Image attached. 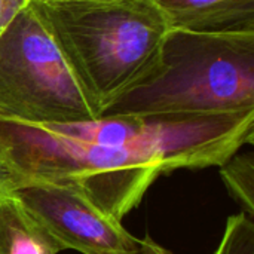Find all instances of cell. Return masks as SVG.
<instances>
[{
    "instance_id": "8",
    "label": "cell",
    "mask_w": 254,
    "mask_h": 254,
    "mask_svg": "<svg viewBox=\"0 0 254 254\" xmlns=\"http://www.w3.org/2000/svg\"><path fill=\"white\" fill-rule=\"evenodd\" d=\"M220 177L231 195L244 207V213L254 216V158L253 153H235L220 167Z\"/></svg>"
},
{
    "instance_id": "10",
    "label": "cell",
    "mask_w": 254,
    "mask_h": 254,
    "mask_svg": "<svg viewBox=\"0 0 254 254\" xmlns=\"http://www.w3.org/2000/svg\"><path fill=\"white\" fill-rule=\"evenodd\" d=\"M30 0H0V34L12 24L18 13L27 7Z\"/></svg>"
},
{
    "instance_id": "9",
    "label": "cell",
    "mask_w": 254,
    "mask_h": 254,
    "mask_svg": "<svg viewBox=\"0 0 254 254\" xmlns=\"http://www.w3.org/2000/svg\"><path fill=\"white\" fill-rule=\"evenodd\" d=\"M214 254H254V220L247 213L228 217Z\"/></svg>"
},
{
    "instance_id": "6",
    "label": "cell",
    "mask_w": 254,
    "mask_h": 254,
    "mask_svg": "<svg viewBox=\"0 0 254 254\" xmlns=\"http://www.w3.org/2000/svg\"><path fill=\"white\" fill-rule=\"evenodd\" d=\"M170 28L205 34L254 33V0H152Z\"/></svg>"
},
{
    "instance_id": "12",
    "label": "cell",
    "mask_w": 254,
    "mask_h": 254,
    "mask_svg": "<svg viewBox=\"0 0 254 254\" xmlns=\"http://www.w3.org/2000/svg\"><path fill=\"white\" fill-rule=\"evenodd\" d=\"M45 1H80V3H107V1H121V0H45Z\"/></svg>"
},
{
    "instance_id": "4",
    "label": "cell",
    "mask_w": 254,
    "mask_h": 254,
    "mask_svg": "<svg viewBox=\"0 0 254 254\" xmlns=\"http://www.w3.org/2000/svg\"><path fill=\"white\" fill-rule=\"evenodd\" d=\"M100 116L28 3L0 34V119L61 125Z\"/></svg>"
},
{
    "instance_id": "2",
    "label": "cell",
    "mask_w": 254,
    "mask_h": 254,
    "mask_svg": "<svg viewBox=\"0 0 254 254\" xmlns=\"http://www.w3.org/2000/svg\"><path fill=\"white\" fill-rule=\"evenodd\" d=\"M30 4L100 115L153 70L170 30L152 0Z\"/></svg>"
},
{
    "instance_id": "5",
    "label": "cell",
    "mask_w": 254,
    "mask_h": 254,
    "mask_svg": "<svg viewBox=\"0 0 254 254\" xmlns=\"http://www.w3.org/2000/svg\"><path fill=\"white\" fill-rule=\"evenodd\" d=\"M10 193L60 244L80 254H170L131 235L121 220L67 185L12 176Z\"/></svg>"
},
{
    "instance_id": "11",
    "label": "cell",
    "mask_w": 254,
    "mask_h": 254,
    "mask_svg": "<svg viewBox=\"0 0 254 254\" xmlns=\"http://www.w3.org/2000/svg\"><path fill=\"white\" fill-rule=\"evenodd\" d=\"M10 188H12V173L7 170V167L0 158V199L10 192Z\"/></svg>"
},
{
    "instance_id": "7",
    "label": "cell",
    "mask_w": 254,
    "mask_h": 254,
    "mask_svg": "<svg viewBox=\"0 0 254 254\" xmlns=\"http://www.w3.org/2000/svg\"><path fill=\"white\" fill-rule=\"evenodd\" d=\"M60 244L9 192L0 199V254H58Z\"/></svg>"
},
{
    "instance_id": "3",
    "label": "cell",
    "mask_w": 254,
    "mask_h": 254,
    "mask_svg": "<svg viewBox=\"0 0 254 254\" xmlns=\"http://www.w3.org/2000/svg\"><path fill=\"white\" fill-rule=\"evenodd\" d=\"M254 112V33L170 28L153 70L101 116H219Z\"/></svg>"
},
{
    "instance_id": "1",
    "label": "cell",
    "mask_w": 254,
    "mask_h": 254,
    "mask_svg": "<svg viewBox=\"0 0 254 254\" xmlns=\"http://www.w3.org/2000/svg\"><path fill=\"white\" fill-rule=\"evenodd\" d=\"M253 138L254 112L100 116L61 125L0 119V158L13 177L74 188L118 220L159 176L220 167Z\"/></svg>"
}]
</instances>
